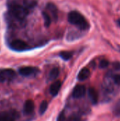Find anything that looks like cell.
I'll list each match as a JSON object with an SVG mask.
<instances>
[{
  "instance_id": "1",
  "label": "cell",
  "mask_w": 120,
  "mask_h": 121,
  "mask_svg": "<svg viewBox=\"0 0 120 121\" xmlns=\"http://www.w3.org/2000/svg\"><path fill=\"white\" fill-rule=\"evenodd\" d=\"M69 22L76 26L79 29L86 30L89 28V23L85 17L76 11H71L68 16Z\"/></svg>"
},
{
  "instance_id": "2",
  "label": "cell",
  "mask_w": 120,
  "mask_h": 121,
  "mask_svg": "<svg viewBox=\"0 0 120 121\" xmlns=\"http://www.w3.org/2000/svg\"><path fill=\"white\" fill-rule=\"evenodd\" d=\"M28 13V9L22 4L13 1L8 5V14L20 21H24Z\"/></svg>"
},
{
  "instance_id": "3",
  "label": "cell",
  "mask_w": 120,
  "mask_h": 121,
  "mask_svg": "<svg viewBox=\"0 0 120 121\" xmlns=\"http://www.w3.org/2000/svg\"><path fill=\"white\" fill-rule=\"evenodd\" d=\"M16 77V73L11 69H0V82H6L13 80Z\"/></svg>"
},
{
  "instance_id": "4",
  "label": "cell",
  "mask_w": 120,
  "mask_h": 121,
  "mask_svg": "<svg viewBox=\"0 0 120 121\" xmlns=\"http://www.w3.org/2000/svg\"><path fill=\"white\" fill-rule=\"evenodd\" d=\"M18 72L23 77H35L40 72V69L35 67H23L18 69Z\"/></svg>"
},
{
  "instance_id": "5",
  "label": "cell",
  "mask_w": 120,
  "mask_h": 121,
  "mask_svg": "<svg viewBox=\"0 0 120 121\" xmlns=\"http://www.w3.org/2000/svg\"><path fill=\"white\" fill-rule=\"evenodd\" d=\"M10 48L15 51H23L28 49V45L23 40H15L10 43Z\"/></svg>"
},
{
  "instance_id": "6",
  "label": "cell",
  "mask_w": 120,
  "mask_h": 121,
  "mask_svg": "<svg viewBox=\"0 0 120 121\" xmlns=\"http://www.w3.org/2000/svg\"><path fill=\"white\" fill-rule=\"evenodd\" d=\"M18 116L15 111H4L0 113V121H16Z\"/></svg>"
},
{
  "instance_id": "7",
  "label": "cell",
  "mask_w": 120,
  "mask_h": 121,
  "mask_svg": "<svg viewBox=\"0 0 120 121\" xmlns=\"http://www.w3.org/2000/svg\"><path fill=\"white\" fill-rule=\"evenodd\" d=\"M46 9L47 11L45 10V11L48 13L51 19H53L54 21H57L58 18V12L56 6L52 3H49L47 5Z\"/></svg>"
},
{
  "instance_id": "8",
  "label": "cell",
  "mask_w": 120,
  "mask_h": 121,
  "mask_svg": "<svg viewBox=\"0 0 120 121\" xmlns=\"http://www.w3.org/2000/svg\"><path fill=\"white\" fill-rule=\"evenodd\" d=\"M86 94V87L83 85H77L74 89L72 92V96L75 99L82 98Z\"/></svg>"
},
{
  "instance_id": "9",
  "label": "cell",
  "mask_w": 120,
  "mask_h": 121,
  "mask_svg": "<svg viewBox=\"0 0 120 121\" xmlns=\"http://www.w3.org/2000/svg\"><path fill=\"white\" fill-rule=\"evenodd\" d=\"M61 86H62V82L59 80H57L54 82V83H52L50 88V94L53 96H57L61 89Z\"/></svg>"
},
{
  "instance_id": "10",
  "label": "cell",
  "mask_w": 120,
  "mask_h": 121,
  "mask_svg": "<svg viewBox=\"0 0 120 121\" xmlns=\"http://www.w3.org/2000/svg\"><path fill=\"white\" fill-rule=\"evenodd\" d=\"M34 102L32 100H27L23 106V111L27 115H30L34 111Z\"/></svg>"
},
{
  "instance_id": "11",
  "label": "cell",
  "mask_w": 120,
  "mask_h": 121,
  "mask_svg": "<svg viewBox=\"0 0 120 121\" xmlns=\"http://www.w3.org/2000/svg\"><path fill=\"white\" fill-rule=\"evenodd\" d=\"M90 74H91V72H90V70L88 68H83L79 72V73L78 74L77 79H78L79 81L83 82V81L86 80L89 77Z\"/></svg>"
},
{
  "instance_id": "12",
  "label": "cell",
  "mask_w": 120,
  "mask_h": 121,
  "mask_svg": "<svg viewBox=\"0 0 120 121\" xmlns=\"http://www.w3.org/2000/svg\"><path fill=\"white\" fill-rule=\"evenodd\" d=\"M88 96L93 104H96L98 101V94L96 90L93 88H90L88 89Z\"/></svg>"
},
{
  "instance_id": "13",
  "label": "cell",
  "mask_w": 120,
  "mask_h": 121,
  "mask_svg": "<svg viewBox=\"0 0 120 121\" xmlns=\"http://www.w3.org/2000/svg\"><path fill=\"white\" fill-rule=\"evenodd\" d=\"M38 0H23L22 5L27 9H32L35 8L37 4Z\"/></svg>"
},
{
  "instance_id": "14",
  "label": "cell",
  "mask_w": 120,
  "mask_h": 121,
  "mask_svg": "<svg viewBox=\"0 0 120 121\" xmlns=\"http://www.w3.org/2000/svg\"><path fill=\"white\" fill-rule=\"evenodd\" d=\"M59 69L58 67H54L53 69H51V71L49 73V76H48V79L50 81H53L54 79H56L58 76L59 75Z\"/></svg>"
},
{
  "instance_id": "15",
  "label": "cell",
  "mask_w": 120,
  "mask_h": 121,
  "mask_svg": "<svg viewBox=\"0 0 120 121\" xmlns=\"http://www.w3.org/2000/svg\"><path fill=\"white\" fill-rule=\"evenodd\" d=\"M59 56L64 60H69L72 57L73 52H69V51H63V52H61L59 53Z\"/></svg>"
},
{
  "instance_id": "16",
  "label": "cell",
  "mask_w": 120,
  "mask_h": 121,
  "mask_svg": "<svg viewBox=\"0 0 120 121\" xmlns=\"http://www.w3.org/2000/svg\"><path fill=\"white\" fill-rule=\"evenodd\" d=\"M112 111L115 116L120 117V99L115 103V104L113 107Z\"/></svg>"
},
{
  "instance_id": "17",
  "label": "cell",
  "mask_w": 120,
  "mask_h": 121,
  "mask_svg": "<svg viewBox=\"0 0 120 121\" xmlns=\"http://www.w3.org/2000/svg\"><path fill=\"white\" fill-rule=\"evenodd\" d=\"M47 107H48V104L46 101H43L41 104H40V108H39V112H40V115H43L47 109Z\"/></svg>"
},
{
  "instance_id": "18",
  "label": "cell",
  "mask_w": 120,
  "mask_h": 121,
  "mask_svg": "<svg viewBox=\"0 0 120 121\" xmlns=\"http://www.w3.org/2000/svg\"><path fill=\"white\" fill-rule=\"evenodd\" d=\"M42 16H43V18H44V22H45V26L48 27L50 25L51 22H52L51 18L50 17V16L48 15V13L45 11L42 13Z\"/></svg>"
},
{
  "instance_id": "19",
  "label": "cell",
  "mask_w": 120,
  "mask_h": 121,
  "mask_svg": "<svg viewBox=\"0 0 120 121\" xmlns=\"http://www.w3.org/2000/svg\"><path fill=\"white\" fill-rule=\"evenodd\" d=\"M108 65H109V62H108V60H102L100 62L99 67H100L101 69H104V68L107 67Z\"/></svg>"
},
{
  "instance_id": "20",
  "label": "cell",
  "mask_w": 120,
  "mask_h": 121,
  "mask_svg": "<svg viewBox=\"0 0 120 121\" xmlns=\"http://www.w3.org/2000/svg\"><path fill=\"white\" fill-rule=\"evenodd\" d=\"M112 81L114 83L117 85L120 86V74H115L112 77Z\"/></svg>"
},
{
  "instance_id": "21",
  "label": "cell",
  "mask_w": 120,
  "mask_h": 121,
  "mask_svg": "<svg viewBox=\"0 0 120 121\" xmlns=\"http://www.w3.org/2000/svg\"><path fill=\"white\" fill-rule=\"evenodd\" d=\"M117 22H118V24H119V26H120V19H119V20H118V21H117Z\"/></svg>"
}]
</instances>
